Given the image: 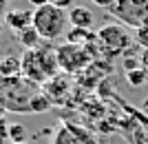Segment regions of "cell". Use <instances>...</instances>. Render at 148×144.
Returning a JSON list of instances; mask_svg holds the SVG:
<instances>
[{
	"instance_id": "d6986e66",
	"label": "cell",
	"mask_w": 148,
	"mask_h": 144,
	"mask_svg": "<svg viewBox=\"0 0 148 144\" xmlns=\"http://www.w3.org/2000/svg\"><path fill=\"white\" fill-rule=\"evenodd\" d=\"M0 144H2V135H0Z\"/></svg>"
},
{
	"instance_id": "6da1fadb",
	"label": "cell",
	"mask_w": 148,
	"mask_h": 144,
	"mask_svg": "<svg viewBox=\"0 0 148 144\" xmlns=\"http://www.w3.org/2000/svg\"><path fill=\"white\" fill-rule=\"evenodd\" d=\"M66 20L69 16L53 5H44L33 11V27L42 36V40H58L66 31Z\"/></svg>"
},
{
	"instance_id": "30bf717a",
	"label": "cell",
	"mask_w": 148,
	"mask_h": 144,
	"mask_svg": "<svg viewBox=\"0 0 148 144\" xmlns=\"http://www.w3.org/2000/svg\"><path fill=\"white\" fill-rule=\"evenodd\" d=\"M40 40H42V36L38 33V29L33 25L27 27V29H22V31H18V42L22 44L27 51L29 49H38V47H40Z\"/></svg>"
},
{
	"instance_id": "8fae6325",
	"label": "cell",
	"mask_w": 148,
	"mask_h": 144,
	"mask_svg": "<svg viewBox=\"0 0 148 144\" xmlns=\"http://www.w3.org/2000/svg\"><path fill=\"white\" fill-rule=\"evenodd\" d=\"M7 138L11 140V144H25L27 142V126L25 124H11L7 129Z\"/></svg>"
},
{
	"instance_id": "7c38bea8",
	"label": "cell",
	"mask_w": 148,
	"mask_h": 144,
	"mask_svg": "<svg viewBox=\"0 0 148 144\" xmlns=\"http://www.w3.org/2000/svg\"><path fill=\"white\" fill-rule=\"evenodd\" d=\"M51 107V98L44 93H38V95H31V102H29V111L33 113H42Z\"/></svg>"
},
{
	"instance_id": "8992f818",
	"label": "cell",
	"mask_w": 148,
	"mask_h": 144,
	"mask_svg": "<svg viewBox=\"0 0 148 144\" xmlns=\"http://www.w3.org/2000/svg\"><path fill=\"white\" fill-rule=\"evenodd\" d=\"M20 62H22V75H25L27 80L31 84H36V82H47V73L42 69V62H40V56H38L36 49H29L22 53L20 58Z\"/></svg>"
},
{
	"instance_id": "3957f363",
	"label": "cell",
	"mask_w": 148,
	"mask_h": 144,
	"mask_svg": "<svg viewBox=\"0 0 148 144\" xmlns=\"http://www.w3.org/2000/svg\"><path fill=\"white\" fill-rule=\"evenodd\" d=\"M111 16H115L124 27L139 29L148 25V0H117L111 9Z\"/></svg>"
},
{
	"instance_id": "7a4b0ae2",
	"label": "cell",
	"mask_w": 148,
	"mask_h": 144,
	"mask_svg": "<svg viewBox=\"0 0 148 144\" xmlns=\"http://www.w3.org/2000/svg\"><path fill=\"white\" fill-rule=\"evenodd\" d=\"M130 42H133L130 33L126 31V27L119 25V22H115V25H104L97 31V44L108 58L126 53V49H130Z\"/></svg>"
},
{
	"instance_id": "52a82bcc",
	"label": "cell",
	"mask_w": 148,
	"mask_h": 144,
	"mask_svg": "<svg viewBox=\"0 0 148 144\" xmlns=\"http://www.w3.org/2000/svg\"><path fill=\"white\" fill-rule=\"evenodd\" d=\"M5 22L18 33V31H22V29L33 25V13H31L29 9H13V11L5 13Z\"/></svg>"
},
{
	"instance_id": "ffe728a7",
	"label": "cell",
	"mask_w": 148,
	"mask_h": 144,
	"mask_svg": "<svg viewBox=\"0 0 148 144\" xmlns=\"http://www.w3.org/2000/svg\"><path fill=\"white\" fill-rule=\"evenodd\" d=\"M25 144H27V142H25Z\"/></svg>"
},
{
	"instance_id": "9a60e30c",
	"label": "cell",
	"mask_w": 148,
	"mask_h": 144,
	"mask_svg": "<svg viewBox=\"0 0 148 144\" xmlns=\"http://www.w3.org/2000/svg\"><path fill=\"white\" fill-rule=\"evenodd\" d=\"M49 5L58 7L62 11H66V9H73V0H49Z\"/></svg>"
},
{
	"instance_id": "ba28073f",
	"label": "cell",
	"mask_w": 148,
	"mask_h": 144,
	"mask_svg": "<svg viewBox=\"0 0 148 144\" xmlns=\"http://www.w3.org/2000/svg\"><path fill=\"white\" fill-rule=\"evenodd\" d=\"M69 22L73 25V29H91L93 27V11L88 7H73L69 9Z\"/></svg>"
},
{
	"instance_id": "ac0fdd59",
	"label": "cell",
	"mask_w": 148,
	"mask_h": 144,
	"mask_svg": "<svg viewBox=\"0 0 148 144\" xmlns=\"http://www.w3.org/2000/svg\"><path fill=\"white\" fill-rule=\"evenodd\" d=\"M29 5H31V7H36V9H40V7L49 5V0H29Z\"/></svg>"
},
{
	"instance_id": "e0dca14e",
	"label": "cell",
	"mask_w": 148,
	"mask_h": 144,
	"mask_svg": "<svg viewBox=\"0 0 148 144\" xmlns=\"http://www.w3.org/2000/svg\"><path fill=\"white\" fill-rule=\"evenodd\" d=\"M139 62H142V69L148 73V49H144V53H142V60H139Z\"/></svg>"
},
{
	"instance_id": "2e32d148",
	"label": "cell",
	"mask_w": 148,
	"mask_h": 144,
	"mask_svg": "<svg viewBox=\"0 0 148 144\" xmlns=\"http://www.w3.org/2000/svg\"><path fill=\"white\" fill-rule=\"evenodd\" d=\"M93 2H95L97 7H102V9H108V11H111V9H113V5H115L117 0H93Z\"/></svg>"
},
{
	"instance_id": "5b68a950",
	"label": "cell",
	"mask_w": 148,
	"mask_h": 144,
	"mask_svg": "<svg viewBox=\"0 0 148 144\" xmlns=\"http://www.w3.org/2000/svg\"><path fill=\"white\" fill-rule=\"evenodd\" d=\"M51 144H97V140L93 138V133L82 129L80 124L62 122L53 133V142Z\"/></svg>"
},
{
	"instance_id": "277c9868",
	"label": "cell",
	"mask_w": 148,
	"mask_h": 144,
	"mask_svg": "<svg viewBox=\"0 0 148 144\" xmlns=\"http://www.w3.org/2000/svg\"><path fill=\"white\" fill-rule=\"evenodd\" d=\"M56 53H58L60 71H64V73H77V71L86 69V64L93 60V53L88 51V47L69 44V42L56 47Z\"/></svg>"
},
{
	"instance_id": "9c48e42d",
	"label": "cell",
	"mask_w": 148,
	"mask_h": 144,
	"mask_svg": "<svg viewBox=\"0 0 148 144\" xmlns=\"http://www.w3.org/2000/svg\"><path fill=\"white\" fill-rule=\"evenodd\" d=\"M18 73H22V62H20V58H13V56H7L0 60V78H16Z\"/></svg>"
},
{
	"instance_id": "4fadbf2b",
	"label": "cell",
	"mask_w": 148,
	"mask_h": 144,
	"mask_svg": "<svg viewBox=\"0 0 148 144\" xmlns=\"http://www.w3.org/2000/svg\"><path fill=\"white\" fill-rule=\"evenodd\" d=\"M126 80H128V84L130 87H142L144 82L148 80V73L139 67V69H135V71H130V73H126Z\"/></svg>"
},
{
	"instance_id": "5bb4252c",
	"label": "cell",
	"mask_w": 148,
	"mask_h": 144,
	"mask_svg": "<svg viewBox=\"0 0 148 144\" xmlns=\"http://www.w3.org/2000/svg\"><path fill=\"white\" fill-rule=\"evenodd\" d=\"M133 40H135L137 47L148 49V25H144V27H139V29H135V36H133Z\"/></svg>"
}]
</instances>
